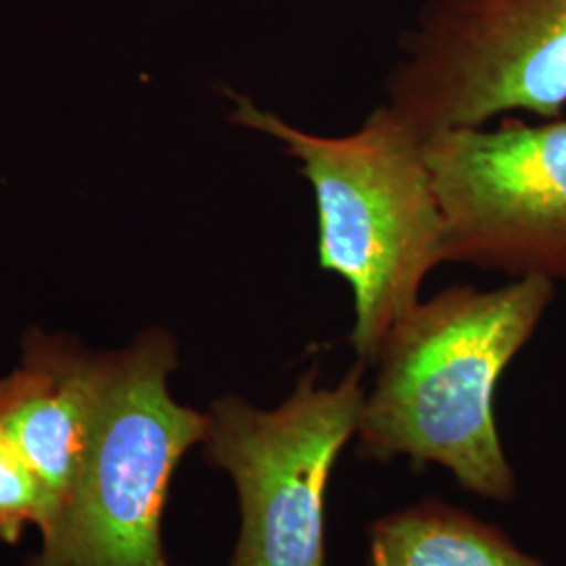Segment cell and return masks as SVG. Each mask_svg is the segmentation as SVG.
Returning <instances> with one entry per match:
<instances>
[{
  "label": "cell",
  "instance_id": "7",
  "mask_svg": "<svg viewBox=\"0 0 566 566\" xmlns=\"http://www.w3.org/2000/svg\"><path fill=\"white\" fill-rule=\"evenodd\" d=\"M112 353L32 329L18 369L0 380V430L39 476L51 525L67 504L93 443Z\"/></svg>",
  "mask_w": 566,
  "mask_h": 566
},
{
  "label": "cell",
  "instance_id": "4",
  "mask_svg": "<svg viewBox=\"0 0 566 566\" xmlns=\"http://www.w3.org/2000/svg\"><path fill=\"white\" fill-rule=\"evenodd\" d=\"M422 137L510 112L566 107V0H422L397 42L385 102Z\"/></svg>",
  "mask_w": 566,
  "mask_h": 566
},
{
  "label": "cell",
  "instance_id": "6",
  "mask_svg": "<svg viewBox=\"0 0 566 566\" xmlns=\"http://www.w3.org/2000/svg\"><path fill=\"white\" fill-rule=\"evenodd\" d=\"M446 263L566 283V120L424 137Z\"/></svg>",
  "mask_w": 566,
  "mask_h": 566
},
{
  "label": "cell",
  "instance_id": "8",
  "mask_svg": "<svg viewBox=\"0 0 566 566\" xmlns=\"http://www.w3.org/2000/svg\"><path fill=\"white\" fill-rule=\"evenodd\" d=\"M365 566H547L497 526L443 502H420L374 521Z\"/></svg>",
  "mask_w": 566,
  "mask_h": 566
},
{
  "label": "cell",
  "instance_id": "3",
  "mask_svg": "<svg viewBox=\"0 0 566 566\" xmlns=\"http://www.w3.org/2000/svg\"><path fill=\"white\" fill-rule=\"evenodd\" d=\"M177 365V343L160 327L112 353L81 476L28 566H168L163 516L170 483L208 432V413L170 395Z\"/></svg>",
  "mask_w": 566,
  "mask_h": 566
},
{
  "label": "cell",
  "instance_id": "2",
  "mask_svg": "<svg viewBox=\"0 0 566 566\" xmlns=\"http://www.w3.org/2000/svg\"><path fill=\"white\" fill-rule=\"evenodd\" d=\"M231 122L282 145L311 185L319 269L348 283L357 361L374 365L386 336L420 303L426 277L446 264L443 214L424 156V137L376 105L348 135L303 130L231 93Z\"/></svg>",
  "mask_w": 566,
  "mask_h": 566
},
{
  "label": "cell",
  "instance_id": "9",
  "mask_svg": "<svg viewBox=\"0 0 566 566\" xmlns=\"http://www.w3.org/2000/svg\"><path fill=\"white\" fill-rule=\"evenodd\" d=\"M28 525L39 526L41 533L49 528V497L18 447L0 430V542L18 544Z\"/></svg>",
  "mask_w": 566,
  "mask_h": 566
},
{
  "label": "cell",
  "instance_id": "1",
  "mask_svg": "<svg viewBox=\"0 0 566 566\" xmlns=\"http://www.w3.org/2000/svg\"><path fill=\"white\" fill-rule=\"evenodd\" d=\"M552 301L554 283L525 277L491 290L451 285L416 304L371 365L357 455L443 465L465 491L510 502L516 479L495 426V388Z\"/></svg>",
  "mask_w": 566,
  "mask_h": 566
},
{
  "label": "cell",
  "instance_id": "5",
  "mask_svg": "<svg viewBox=\"0 0 566 566\" xmlns=\"http://www.w3.org/2000/svg\"><path fill=\"white\" fill-rule=\"evenodd\" d=\"M365 367L357 361L334 386L319 385L311 367L275 409L238 395L212 401L203 453L231 476L242 512L229 566H327L325 491L357 434Z\"/></svg>",
  "mask_w": 566,
  "mask_h": 566
}]
</instances>
